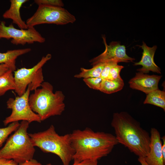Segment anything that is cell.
<instances>
[{
    "mask_svg": "<svg viewBox=\"0 0 165 165\" xmlns=\"http://www.w3.org/2000/svg\"><path fill=\"white\" fill-rule=\"evenodd\" d=\"M70 135L75 152L72 159L74 164L86 160H98L107 156L119 144L113 135L95 132L89 128L75 130Z\"/></svg>",
    "mask_w": 165,
    "mask_h": 165,
    "instance_id": "cell-1",
    "label": "cell"
},
{
    "mask_svg": "<svg viewBox=\"0 0 165 165\" xmlns=\"http://www.w3.org/2000/svg\"><path fill=\"white\" fill-rule=\"evenodd\" d=\"M111 125L119 143L127 148L138 157L145 158L149 150L150 135L139 123L128 113H114Z\"/></svg>",
    "mask_w": 165,
    "mask_h": 165,
    "instance_id": "cell-2",
    "label": "cell"
},
{
    "mask_svg": "<svg viewBox=\"0 0 165 165\" xmlns=\"http://www.w3.org/2000/svg\"><path fill=\"white\" fill-rule=\"evenodd\" d=\"M41 88L29 95V104L32 110L44 121L50 117L60 115L65 110V96L61 91L53 92V86L48 82H43Z\"/></svg>",
    "mask_w": 165,
    "mask_h": 165,
    "instance_id": "cell-3",
    "label": "cell"
},
{
    "mask_svg": "<svg viewBox=\"0 0 165 165\" xmlns=\"http://www.w3.org/2000/svg\"><path fill=\"white\" fill-rule=\"evenodd\" d=\"M28 135L34 147L39 148L43 152L56 155L63 165H69L75 153L70 134L59 135L53 125H51L46 130Z\"/></svg>",
    "mask_w": 165,
    "mask_h": 165,
    "instance_id": "cell-4",
    "label": "cell"
},
{
    "mask_svg": "<svg viewBox=\"0 0 165 165\" xmlns=\"http://www.w3.org/2000/svg\"><path fill=\"white\" fill-rule=\"evenodd\" d=\"M29 124L22 121L0 149V158L12 160L18 164L33 159L35 149L27 133Z\"/></svg>",
    "mask_w": 165,
    "mask_h": 165,
    "instance_id": "cell-5",
    "label": "cell"
},
{
    "mask_svg": "<svg viewBox=\"0 0 165 165\" xmlns=\"http://www.w3.org/2000/svg\"><path fill=\"white\" fill-rule=\"evenodd\" d=\"M50 54L43 57L41 60L33 67L21 68L14 72V79L16 85L15 92L21 96L26 92L27 87L30 91L35 90L41 86L44 81L42 67L51 58Z\"/></svg>",
    "mask_w": 165,
    "mask_h": 165,
    "instance_id": "cell-6",
    "label": "cell"
},
{
    "mask_svg": "<svg viewBox=\"0 0 165 165\" xmlns=\"http://www.w3.org/2000/svg\"><path fill=\"white\" fill-rule=\"evenodd\" d=\"M75 21V17L63 7L40 5L26 23L28 27H34L45 24L64 25L73 23Z\"/></svg>",
    "mask_w": 165,
    "mask_h": 165,
    "instance_id": "cell-7",
    "label": "cell"
},
{
    "mask_svg": "<svg viewBox=\"0 0 165 165\" xmlns=\"http://www.w3.org/2000/svg\"><path fill=\"white\" fill-rule=\"evenodd\" d=\"M30 90L28 87L25 93L21 96L15 98H10L6 102L7 108L12 110V113L3 121L4 124L20 120L26 121L29 123L35 121L41 123L38 115L31 109L29 104V98Z\"/></svg>",
    "mask_w": 165,
    "mask_h": 165,
    "instance_id": "cell-8",
    "label": "cell"
},
{
    "mask_svg": "<svg viewBox=\"0 0 165 165\" xmlns=\"http://www.w3.org/2000/svg\"><path fill=\"white\" fill-rule=\"evenodd\" d=\"M5 23L4 21H0V39L12 38L11 42L16 45H24L35 42L42 43L45 41V38L34 27H28L26 29H18L12 24L7 26Z\"/></svg>",
    "mask_w": 165,
    "mask_h": 165,
    "instance_id": "cell-9",
    "label": "cell"
},
{
    "mask_svg": "<svg viewBox=\"0 0 165 165\" xmlns=\"http://www.w3.org/2000/svg\"><path fill=\"white\" fill-rule=\"evenodd\" d=\"M105 46L104 52L90 60L89 62L93 66L100 63L114 62H129L135 59L128 56L126 53L125 47L117 42H112L109 45L106 42L105 35L102 36Z\"/></svg>",
    "mask_w": 165,
    "mask_h": 165,
    "instance_id": "cell-10",
    "label": "cell"
},
{
    "mask_svg": "<svg viewBox=\"0 0 165 165\" xmlns=\"http://www.w3.org/2000/svg\"><path fill=\"white\" fill-rule=\"evenodd\" d=\"M149 150L144 158L149 165H165L162 151V143L159 132L155 128L150 131Z\"/></svg>",
    "mask_w": 165,
    "mask_h": 165,
    "instance_id": "cell-11",
    "label": "cell"
},
{
    "mask_svg": "<svg viewBox=\"0 0 165 165\" xmlns=\"http://www.w3.org/2000/svg\"><path fill=\"white\" fill-rule=\"evenodd\" d=\"M161 77V76L150 75L140 72L136 73L129 83L131 88L140 90L147 94L159 89L158 83Z\"/></svg>",
    "mask_w": 165,
    "mask_h": 165,
    "instance_id": "cell-12",
    "label": "cell"
},
{
    "mask_svg": "<svg viewBox=\"0 0 165 165\" xmlns=\"http://www.w3.org/2000/svg\"><path fill=\"white\" fill-rule=\"evenodd\" d=\"M140 46L143 50L142 57L140 61L135 63L134 65H140L142 67L137 70L144 73H148L151 71L161 74L160 69L156 64L154 60L157 46L155 45L152 47H149L143 42L142 45Z\"/></svg>",
    "mask_w": 165,
    "mask_h": 165,
    "instance_id": "cell-13",
    "label": "cell"
},
{
    "mask_svg": "<svg viewBox=\"0 0 165 165\" xmlns=\"http://www.w3.org/2000/svg\"><path fill=\"white\" fill-rule=\"evenodd\" d=\"M27 0H10L9 9L3 14L5 19H11L13 23L16 24L21 29H26L28 27L21 17L20 10L22 5Z\"/></svg>",
    "mask_w": 165,
    "mask_h": 165,
    "instance_id": "cell-14",
    "label": "cell"
},
{
    "mask_svg": "<svg viewBox=\"0 0 165 165\" xmlns=\"http://www.w3.org/2000/svg\"><path fill=\"white\" fill-rule=\"evenodd\" d=\"M31 49L27 48L8 50L5 53L0 52V64H4L8 66L9 69L13 72L16 70V61L19 56L30 52Z\"/></svg>",
    "mask_w": 165,
    "mask_h": 165,
    "instance_id": "cell-15",
    "label": "cell"
},
{
    "mask_svg": "<svg viewBox=\"0 0 165 165\" xmlns=\"http://www.w3.org/2000/svg\"><path fill=\"white\" fill-rule=\"evenodd\" d=\"M124 86V82L121 77L114 80H102L99 90L111 94L121 90Z\"/></svg>",
    "mask_w": 165,
    "mask_h": 165,
    "instance_id": "cell-16",
    "label": "cell"
},
{
    "mask_svg": "<svg viewBox=\"0 0 165 165\" xmlns=\"http://www.w3.org/2000/svg\"><path fill=\"white\" fill-rule=\"evenodd\" d=\"M144 104H150L165 110V92L158 89L147 94Z\"/></svg>",
    "mask_w": 165,
    "mask_h": 165,
    "instance_id": "cell-17",
    "label": "cell"
},
{
    "mask_svg": "<svg viewBox=\"0 0 165 165\" xmlns=\"http://www.w3.org/2000/svg\"><path fill=\"white\" fill-rule=\"evenodd\" d=\"M13 72L9 70L0 76V96L8 90H15L16 85Z\"/></svg>",
    "mask_w": 165,
    "mask_h": 165,
    "instance_id": "cell-18",
    "label": "cell"
},
{
    "mask_svg": "<svg viewBox=\"0 0 165 165\" xmlns=\"http://www.w3.org/2000/svg\"><path fill=\"white\" fill-rule=\"evenodd\" d=\"M105 63H100L96 64L90 69L80 68V72L75 75L74 77L83 79L100 77L105 66Z\"/></svg>",
    "mask_w": 165,
    "mask_h": 165,
    "instance_id": "cell-19",
    "label": "cell"
},
{
    "mask_svg": "<svg viewBox=\"0 0 165 165\" xmlns=\"http://www.w3.org/2000/svg\"><path fill=\"white\" fill-rule=\"evenodd\" d=\"M20 123L18 122L10 123L7 127L0 128V147L7 139L8 136L15 131L19 127Z\"/></svg>",
    "mask_w": 165,
    "mask_h": 165,
    "instance_id": "cell-20",
    "label": "cell"
},
{
    "mask_svg": "<svg viewBox=\"0 0 165 165\" xmlns=\"http://www.w3.org/2000/svg\"><path fill=\"white\" fill-rule=\"evenodd\" d=\"M86 84L90 88L99 90L101 84L102 80L101 77L83 79Z\"/></svg>",
    "mask_w": 165,
    "mask_h": 165,
    "instance_id": "cell-21",
    "label": "cell"
},
{
    "mask_svg": "<svg viewBox=\"0 0 165 165\" xmlns=\"http://www.w3.org/2000/svg\"><path fill=\"white\" fill-rule=\"evenodd\" d=\"M34 2L38 6L44 5L59 7L64 6V4L61 0H35Z\"/></svg>",
    "mask_w": 165,
    "mask_h": 165,
    "instance_id": "cell-22",
    "label": "cell"
},
{
    "mask_svg": "<svg viewBox=\"0 0 165 165\" xmlns=\"http://www.w3.org/2000/svg\"><path fill=\"white\" fill-rule=\"evenodd\" d=\"M123 66L116 64L110 69L107 80H114L121 77L120 73Z\"/></svg>",
    "mask_w": 165,
    "mask_h": 165,
    "instance_id": "cell-23",
    "label": "cell"
},
{
    "mask_svg": "<svg viewBox=\"0 0 165 165\" xmlns=\"http://www.w3.org/2000/svg\"><path fill=\"white\" fill-rule=\"evenodd\" d=\"M116 64H118V63L114 62L105 63V66L101 72L100 76L102 80H107L111 68Z\"/></svg>",
    "mask_w": 165,
    "mask_h": 165,
    "instance_id": "cell-24",
    "label": "cell"
},
{
    "mask_svg": "<svg viewBox=\"0 0 165 165\" xmlns=\"http://www.w3.org/2000/svg\"><path fill=\"white\" fill-rule=\"evenodd\" d=\"M98 160H86L83 161L76 164H74L72 165H97ZM46 165H52L51 163H48Z\"/></svg>",
    "mask_w": 165,
    "mask_h": 165,
    "instance_id": "cell-25",
    "label": "cell"
},
{
    "mask_svg": "<svg viewBox=\"0 0 165 165\" xmlns=\"http://www.w3.org/2000/svg\"><path fill=\"white\" fill-rule=\"evenodd\" d=\"M0 165H18L12 160L0 158Z\"/></svg>",
    "mask_w": 165,
    "mask_h": 165,
    "instance_id": "cell-26",
    "label": "cell"
},
{
    "mask_svg": "<svg viewBox=\"0 0 165 165\" xmlns=\"http://www.w3.org/2000/svg\"><path fill=\"white\" fill-rule=\"evenodd\" d=\"M18 165H42L37 160L33 159L29 161L18 164Z\"/></svg>",
    "mask_w": 165,
    "mask_h": 165,
    "instance_id": "cell-27",
    "label": "cell"
},
{
    "mask_svg": "<svg viewBox=\"0 0 165 165\" xmlns=\"http://www.w3.org/2000/svg\"><path fill=\"white\" fill-rule=\"evenodd\" d=\"M9 69V67L6 64H0V76L2 75Z\"/></svg>",
    "mask_w": 165,
    "mask_h": 165,
    "instance_id": "cell-28",
    "label": "cell"
},
{
    "mask_svg": "<svg viewBox=\"0 0 165 165\" xmlns=\"http://www.w3.org/2000/svg\"><path fill=\"white\" fill-rule=\"evenodd\" d=\"M161 139L162 140L163 144H162V151L163 158L164 160L165 161V137L163 136L162 138Z\"/></svg>",
    "mask_w": 165,
    "mask_h": 165,
    "instance_id": "cell-29",
    "label": "cell"
},
{
    "mask_svg": "<svg viewBox=\"0 0 165 165\" xmlns=\"http://www.w3.org/2000/svg\"><path fill=\"white\" fill-rule=\"evenodd\" d=\"M138 160L141 165H149L145 161L144 158L138 157Z\"/></svg>",
    "mask_w": 165,
    "mask_h": 165,
    "instance_id": "cell-30",
    "label": "cell"
}]
</instances>
